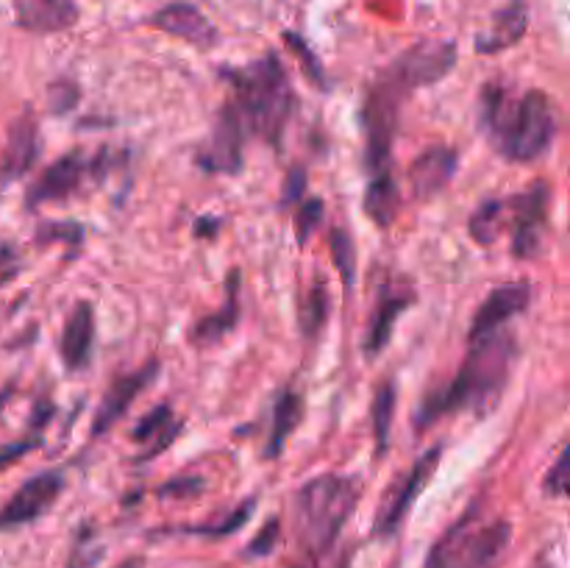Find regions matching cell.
<instances>
[{
  "label": "cell",
  "mask_w": 570,
  "mask_h": 568,
  "mask_svg": "<svg viewBox=\"0 0 570 568\" xmlns=\"http://www.w3.org/2000/svg\"><path fill=\"white\" fill-rule=\"evenodd\" d=\"M515 360H518V340L509 327L487 338L470 340V351L456 376L437 393H428L423 407L417 410V430H426L434 421L459 410H470L476 419L493 413L507 388Z\"/></svg>",
  "instance_id": "cell-1"
},
{
  "label": "cell",
  "mask_w": 570,
  "mask_h": 568,
  "mask_svg": "<svg viewBox=\"0 0 570 568\" xmlns=\"http://www.w3.org/2000/svg\"><path fill=\"white\" fill-rule=\"evenodd\" d=\"M220 75L231 84V101L248 134H257L273 148H281L296 112V92L284 62L276 53H265L242 68H226Z\"/></svg>",
  "instance_id": "cell-2"
},
{
  "label": "cell",
  "mask_w": 570,
  "mask_h": 568,
  "mask_svg": "<svg viewBox=\"0 0 570 568\" xmlns=\"http://www.w3.org/2000/svg\"><path fill=\"white\" fill-rule=\"evenodd\" d=\"M362 496V479L351 474H320L296 496L298 544L320 560L334 549L342 527L354 516Z\"/></svg>",
  "instance_id": "cell-3"
},
{
  "label": "cell",
  "mask_w": 570,
  "mask_h": 568,
  "mask_svg": "<svg viewBox=\"0 0 570 568\" xmlns=\"http://www.w3.org/2000/svg\"><path fill=\"white\" fill-rule=\"evenodd\" d=\"M406 92L382 73L367 84L365 106H362V134H365V165L371 176L390 171V151H393L395 134H398L401 106Z\"/></svg>",
  "instance_id": "cell-4"
},
{
  "label": "cell",
  "mask_w": 570,
  "mask_h": 568,
  "mask_svg": "<svg viewBox=\"0 0 570 568\" xmlns=\"http://www.w3.org/2000/svg\"><path fill=\"white\" fill-rule=\"evenodd\" d=\"M559 117L557 106L542 90H529L518 95L512 132H509L507 148L501 156L512 162H535L548 154L557 137Z\"/></svg>",
  "instance_id": "cell-5"
},
{
  "label": "cell",
  "mask_w": 570,
  "mask_h": 568,
  "mask_svg": "<svg viewBox=\"0 0 570 568\" xmlns=\"http://www.w3.org/2000/svg\"><path fill=\"white\" fill-rule=\"evenodd\" d=\"M456 68V45L450 40H421L401 51L379 73L393 81L401 92H415L443 81Z\"/></svg>",
  "instance_id": "cell-6"
},
{
  "label": "cell",
  "mask_w": 570,
  "mask_h": 568,
  "mask_svg": "<svg viewBox=\"0 0 570 568\" xmlns=\"http://www.w3.org/2000/svg\"><path fill=\"white\" fill-rule=\"evenodd\" d=\"M108 165V154L101 148L97 156H84L79 148L64 154L62 159H56L53 165H48L45 171L37 176V182L31 184L29 193H25V207L37 209L45 207V204L68 202L70 196H75L81 189V184L86 178H101L103 171Z\"/></svg>",
  "instance_id": "cell-7"
},
{
  "label": "cell",
  "mask_w": 570,
  "mask_h": 568,
  "mask_svg": "<svg viewBox=\"0 0 570 568\" xmlns=\"http://www.w3.org/2000/svg\"><path fill=\"white\" fill-rule=\"evenodd\" d=\"M548 204H551V187L546 182L531 184L507 202L509 226H512V254L524 262L537 259L542 254L548 226Z\"/></svg>",
  "instance_id": "cell-8"
},
{
  "label": "cell",
  "mask_w": 570,
  "mask_h": 568,
  "mask_svg": "<svg viewBox=\"0 0 570 568\" xmlns=\"http://www.w3.org/2000/svg\"><path fill=\"white\" fill-rule=\"evenodd\" d=\"M246 137L248 128L237 112L235 101L228 99L222 110L217 112L215 126H211L209 140L200 145L198 165L206 173H220V176H237L246 162Z\"/></svg>",
  "instance_id": "cell-9"
},
{
  "label": "cell",
  "mask_w": 570,
  "mask_h": 568,
  "mask_svg": "<svg viewBox=\"0 0 570 568\" xmlns=\"http://www.w3.org/2000/svg\"><path fill=\"white\" fill-rule=\"evenodd\" d=\"M439 457H443V446H432L426 454L415 459V465L410 468L404 479L398 483V488L390 490L387 499L382 502L376 513V524H373V535L376 538H393L398 533V527L404 524V518L410 516V510L415 507L417 496L426 490L428 479L437 471Z\"/></svg>",
  "instance_id": "cell-10"
},
{
  "label": "cell",
  "mask_w": 570,
  "mask_h": 568,
  "mask_svg": "<svg viewBox=\"0 0 570 568\" xmlns=\"http://www.w3.org/2000/svg\"><path fill=\"white\" fill-rule=\"evenodd\" d=\"M64 477L59 471H45L37 477L25 479L18 494L0 507V533L3 529H18L25 524H34L37 518L45 516L53 507V502L62 496Z\"/></svg>",
  "instance_id": "cell-11"
},
{
  "label": "cell",
  "mask_w": 570,
  "mask_h": 568,
  "mask_svg": "<svg viewBox=\"0 0 570 568\" xmlns=\"http://www.w3.org/2000/svg\"><path fill=\"white\" fill-rule=\"evenodd\" d=\"M156 373H159V362L151 360L145 362L143 368H137V371L123 373L121 379H114L112 388L103 393L95 419H92V437L106 435V432L112 430V426L117 424L128 410H132V404L137 402L139 393H143L148 385H154Z\"/></svg>",
  "instance_id": "cell-12"
},
{
  "label": "cell",
  "mask_w": 570,
  "mask_h": 568,
  "mask_svg": "<svg viewBox=\"0 0 570 568\" xmlns=\"http://www.w3.org/2000/svg\"><path fill=\"white\" fill-rule=\"evenodd\" d=\"M529 301H531L529 281H512V285H501V288H496L485 301H481L479 310H476L474 321H470L468 340H479V338H487V334L498 332V329H507L515 318L524 316Z\"/></svg>",
  "instance_id": "cell-13"
},
{
  "label": "cell",
  "mask_w": 570,
  "mask_h": 568,
  "mask_svg": "<svg viewBox=\"0 0 570 568\" xmlns=\"http://www.w3.org/2000/svg\"><path fill=\"white\" fill-rule=\"evenodd\" d=\"M148 25L189 42L198 51H209V48L217 45V29L195 3H187V0H173V3L162 7L159 12L151 14Z\"/></svg>",
  "instance_id": "cell-14"
},
{
  "label": "cell",
  "mask_w": 570,
  "mask_h": 568,
  "mask_svg": "<svg viewBox=\"0 0 570 568\" xmlns=\"http://www.w3.org/2000/svg\"><path fill=\"white\" fill-rule=\"evenodd\" d=\"M40 126L25 112L9 128L7 145H3V154H0V182H18L25 173H31V167L40 159Z\"/></svg>",
  "instance_id": "cell-15"
},
{
  "label": "cell",
  "mask_w": 570,
  "mask_h": 568,
  "mask_svg": "<svg viewBox=\"0 0 570 568\" xmlns=\"http://www.w3.org/2000/svg\"><path fill=\"white\" fill-rule=\"evenodd\" d=\"M410 304H412V290L406 288V285H393V281L384 285L382 296H379L376 312H373L371 323H367V334H365L367 360H376V357L387 349L395 323H398V318L410 310Z\"/></svg>",
  "instance_id": "cell-16"
},
{
  "label": "cell",
  "mask_w": 570,
  "mask_h": 568,
  "mask_svg": "<svg viewBox=\"0 0 570 568\" xmlns=\"http://www.w3.org/2000/svg\"><path fill=\"white\" fill-rule=\"evenodd\" d=\"M456 167H459V154H456L454 148H448V145H432V148H426L415 162H412V193H415L421 202L434 198L437 193H443V189L448 187Z\"/></svg>",
  "instance_id": "cell-17"
},
{
  "label": "cell",
  "mask_w": 570,
  "mask_h": 568,
  "mask_svg": "<svg viewBox=\"0 0 570 568\" xmlns=\"http://www.w3.org/2000/svg\"><path fill=\"white\" fill-rule=\"evenodd\" d=\"M14 14L20 29L31 34H59L81 18L75 0H14Z\"/></svg>",
  "instance_id": "cell-18"
},
{
  "label": "cell",
  "mask_w": 570,
  "mask_h": 568,
  "mask_svg": "<svg viewBox=\"0 0 570 568\" xmlns=\"http://www.w3.org/2000/svg\"><path fill=\"white\" fill-rule=\"evenodd\" d=\"M240 281L242 273L235 268L226 279V301H222V307L217 312H211V316L193 323V329H189V343L198 345V349H209V345L220 343L226 334L235 332L237 323H240Z\"/></svg>",
  "instance_id": "cell-19"
},
{
  "label": "cell",
  "mask_w": 570,
  "mask_h": 568,
  "mask_svg": "<svg viewBox=\"0 0 570 568\" xmlns=\"http://www.w3.org/2000/svg\"><path fill=\"white\" fill-rule=\"evenodd\" d=\"M509 540H512V524L509 521H479L465 538L456 568H496V562L507 551Z\"/></svg>",
  "instance_id": "cell-20"
},
{
  "label": "cell",
  "mask_w": 570,
  "mask_h": 568,
  "mask_svg": "<svg viewBox=\"0 0 570 568\" xmlns=\"http://www.w3.org/2000/svg\"><path fill=\"white\" fill-rule=\"evenodd\" d=\"M92 345H95V312H92L90 301H79L64 323L59 354L70 371H81L90 365Z\"/></svg>",
  "instance_id": "cell-21"
},
{
  "label": "cell",
  "mask_w": 570,
  "mask_h": 568,
  "mask_svg": "<svg viewBox=\"0 0 570 568\" xmlns=\"http://www.w3.org/2000/svg\"><path fill=\"white\" fill-rule=\"evenodd\" d=\"M529 29V7L526 0H509L507 7L493 18L490 29L476 37V53H501L518 45Z\"/></svg>",
  "instance_id": "cell-22"
},
{
  "label": "cell",
  "mask_w": 570,
  "mask_h": 568,
  "mask_svg": "<svg viewBox=\"0 0 570 568\" xmlns=\"http://www.w3.org/2000/svg\"><path fill=\"white\" fill-rule=\"evenodd\" d=\"M178 432H182V421L176 419L170 404H159V407L151 410L132 432L134 443L143 446V452L137 454V463H148V459L159 457L165 448L176 443Z\"/></svg>",
  "instance_id": "cell-23"
},
{
  "label": "cell",
  "mask_w": 570,
  "mask_h": 568,
  "mask_svg": "<svg viewBox=\"0 0 570 568\" xmlns=\"http://www.w3.org/2000/svg\"><path fill=\"white\" fill-rule=\"evenodd\" d=\"M303 419V402L292 388L279 393L273 407V426H270L268 446H265V459H279L284 454L287 441H290L292 432L298 430Z\"/></svg>",
  "instance_id": "cell-24"
},
{
  "label": "cell",
  "mask_w": 570,
  "mask_h": 568,
  "mask_svg": "<svg viewBox=\"0 0 570 568\" xmlns=\"http://www.w3.org/2000/svg\"><path fill=\"white\" fill-rule=\"evenodd\" d=\"M401 213V193H398V184H395L393 173L384 171L371 176L365 189V215L373 220L376 226L387 229L398 220Z\"/></svg>",
  "instance_id": "cell-25"
},
{
  "label": "cell",
  "mask_w": 570,
  "mask_h": 568,
  "mask_svg": "<svg viewBox=\"0 0 570 568\" xmlns=\"http://www.w3.org/2000/svg\"><path fill=\"white\" fill-rule=\"evenodd\" d=\"M479 516H481L479 505H470L468 510H465V516L456 518V521L445 529L443 538L432 546V551H428L423 568H456L465 538H468L470 529L479 524Z\"/></svg>",
  "instance_id": "cell-26"
},
{
  "label": "cell",
  "mask_w": 570,
  "mask_h": 568,
  "mask_svg": "<svg viewBox=\"0 0 570 568\" xmlns=\"http://www.w3.org/2000/svg\"><path fill=\"white\" fill-rule=\"evenodd\" d=\"M331 316V293L329 285L323 279H314L301 296V307H298V327H301L303 338H318L320 329L325 327Z\"/></svg>",
  "instance_id": "cell-27"
},
{
  "label": "cell",
  "mask_w": 570,
  "mask_h": 568,
  "mask_svg": "<svg viewBox=\"0 0 570 568\" xmlns=\"http://www.w3.org/2000/svg\"><path fill=\"white\" fill-rule=\"evenodd\" d=\"M395 404H398V391H395V382H384L382 388L373 396L371 407V424H373V441H376V457H384L390 446V432H393V419H395Z\"/></svg>",
  "instance_id": "cell-28"
},
{
  "label": "cell",
  "mask_w": 570,
  "mask_h": 568,
  "mask_svg": "<svg viewBox=\"0 0 570 568\" xmlns=\"http://www.w3.org/2000/svg\"><path fill=\"white\" fill-rule=\"evenodd\" d=\"M507 226V204L485 202L468 220V231L479 246H493Z\"/></svg>",
  "instance_id": "cell-29"
},
{
  "label": "cell",
  "mask_w": 570,
  "mask_h": 568,
  "mask_svg": "<svg viewBox=\"0 0 570 568\" xmlns=\"http://www.w3.org/2000/svg\"><path fill=\"white\" fill-rule=\"evenodd\" d=\"M331 246V259H334V268L342 279V290H345V299L354 293V281H356V246L354 237L345 229H334L329 235Z\"/></svg>",
  "instance_id": "cell-30"
},
{
  "label": "cell",
  "mask_w": 570,
  "mask_h": 568,
  "mask_svg": "<svg viewBox=\"0 0 570 568\" xmlns=\"http://www.w3.org/2000/svg\"><path fill=\"white\" fill-rule=\"evenodd\" d=\"M253 516V499L242 502L235 513H228L222 521L217 524H200V527H184L178 533H187V535H204V538H226V535L237 533V529L246 527Z\"/></svg>",
  "instance_id": "cell-31"
},
{
  "label": "cell",
  "mask_w": 570,
  "mask_h": 568,
  "mask_svg": "<svg viewBox=\"0 0 570 568\" xmlns=\"http://www.w3.org/2000/svg\"><path fill=\"white\" fill-rule=\"evenodd\" d=\"M323 220V202L318 198H303L298 204V213H296V240L298 246H307L309 237L314 235V229L320 226Z\"/></svg>",
  "instance_id": "cell-32"
},
{
  "label": "cell",
  "mask_w": 570,
  "mask_h": 568,
  "mask_svg": "<svg viewBox=\"0 0 570 568\" xmlns=\"http://www.w3.org/2000/svg\"><path fill=\"white\" fill-rule=\"evenodd\" d=\"M568 448H562V454L557 457L553 468L548 471L546 483H542V490H546L548 496H553V499H562L564 490H568Z\"/></svg>",
  "instance_id": "cell-33"
},
{
  "label": "cell",
  "mask_w": 570,
  "mask_h": 568,
  "mask_svg": "<svg viewBox=\"0 0 570 568\" xmlns=\"http://www.w3.org/2000/svg\"><path fill=\"white\" fill-rule=\"evenodd\" d=\"M284 40H287V45H290L292 51H296V56L301 59V64H303V68H307V75L314 81V86H323V70H320L318 59H314V53L309 51L307 42H303L298 34H292V31H287Z\"/></svg>",
  "instance_id": "cell-34"
},
{
  "label": "cell",
  "mask_w": 570,
  "mask_h": 568,
  "mask_svg": "<svg viewBox=\"0 0 570 568\" xmlns=\"http://www.w3.org/2000/svg\"><path fill=\"white\" fill-rule=\"evenodd\" d=\"M200 490H204V479L182 477L162 485V488L156 490V496H159V499H167V496H170V499H193V496H198Z\"/></svg>",
  "instance_id": "cell-35"
},
{
  "label": "cell",
  "mask_w": 570,
  "mask_h": 568,
  "mask_svg": "<svg viewBox=\"0 0 570 568\" xmlns=\"http://www.w3.org/2000/svg\"><path fill=\"white\" fill-rule=\"evenodd\" d=\"M307 196V171L303 167H292L287 173V182L281 187V207H292V204H301Z\"/></svg>",
  "instance_id": "cell-36"
},
{
  "label": "cell",
  "mask_w": 570,
  "mask_h": 568,
  "mask_svg": "<svg viewBox=\"0 0 570 568\" xmlns=\"http://www.w3.org/2000/svg\"><path fill=\"white\" fill-rule=\"evenodd\" d=\"M276 544H279V521L270 518V521L259 529L257 538L248 544V557H268L270 551L276 549Z\"/></svg>",
  "instance_id": "cell-37"
},
{
  "label": "cell",
  "mask_w": 570,
  "mask_h": 568,
  "mask_svg": "<svg viewBox=\"0 0 570 568\" xmlns=\"http://www.w3.org/2000/svg\"><path fill=\"white\" fill-rule=\"evenodd\" d=\"M75 101H79V90H75V84H70V81H56V84L51 86L53 112L73 110Z\"/></svg>",
  "instance_id": "cell-38"
},
{
  "label": "cell",
  "mask_w": 570,
  "mask_h": 568,
  "mask_svg": "<svg viewBox=\"0 0 570 568\" xmlns=\"http://www.w3.org/2000/svg\"><path fill=\"white\" fill-rule=\"evenodd\" d=\"M37 446H40V441H37V437H29V441L9 443V446H3V448H0V471L9 468L12 463H18L20 457H25L29 452H34Z\"/></svg>",
  "instance_id": "cell-39"
},
{
  "label": "cell",
  "mask_w": 570,
  "mask_h": 568,
  "mask_svg": "<svg viewBox=\"0 0 570 568\" xmlns=\"http://www.w3.org/2000/svg\"><path fill=\"white\" fill-rule=\"evenodd\" d=\"M68 235L75 237V240H81V237H84V231H81V226H75V224H68V226L48 224V226H42L40 231H37V240L53 242V240H64Z\"/></svg>",
  "instance_id": "cell-40"
},
{
  "label": "cell",
  "mask_w": 570,
  "mask_h": 568,
  "mask_svg": "<svg viewBox=\"0 0 570 568\" xmlns=\"http://www.w3.org/2000/svg\"><path fill=\"white\" fill-rule=\"evenodd\" d=\"M217 229H220V220H215V218H209V215H206V218H200V224L195 226V235L206 237V235H215Z\"/></svg>",
  "instance_id": "cell-41"
},
{
  "label": "cell",
  "mask_w": 570,
  "mask_h": 568,
  "mask_svg": "<svg viewBox=\"0 0 570 568\" xmlns=\"http://www.w3.org/2000/svg\"><path fill=\"white\" fill-rule=\"evenodd\" d=\"M14 259H18V248H14L12 242L0 240V268L9 262H14Z\"/></svg>",
  "instance_id": "cell-42"
},
{
  "label": "cell",
  "mask_w": 570,
  "mask_h": 568,
  "mask_svg": "<svg viewBox=\"0 0 570 568\" xmlns=\"http://www.w3.org/2000/svg\"><path fill=\"white\" fill-rule=\"evenodd\" d=\"M97 560V551H92V555H84V551H79V555L73 557V562H70L68 568H92Z\"/></svg>",
  "instance_id": "cell-43"
},
{
  "label": "cell",
  "mask_w": 570,
  "mask_h": 568,
  "mask_svg": "<svg viewBox=\"0 0 570 568\" xmlns=\"http://www.w3.org/2000/svg\"><path fill=\"white\" fill-rule=\"evenodd\" d=\"M292 568H303V566H292ZM329 568H349V555H342L340 560H334V562H331Z\"/></svg>",
  "instance_id": "cell-44"
},
{
  "label": "cell",
  "mask_w": 570,
  "mask_h": 568,
  "mask_svg": "<svg viewBox=\"0 0 570 568\" xmlns=\"http://www.w3.org/2000/svg\"><path fill=\"white\" fill-rule=\"evenodd\" d=\"M9 396H12V388H7V391H0V410L7 407V402H9Z\"/></svg>",
  "instance_id": "cell-45"
},
{
  "label": "cell",
  "mask_w": 570,
  "mask_h": 568,
  "mask_svg": "<svg viewBox=\"0 0 570 568\" xmlns=\"http://www.w3.org/2000/svg\"><path fill=\"white\" fill-rule=\"evenodd\" d=\"M12 276H14V270H7V273H0V285H7V281L12 279Z\"/></svg>",
  "instance_id": "cell-46"
},
{
  "label": "cell",
  "mask_w": 570,
  "mask_h": 568,
  "mask_svg": "<svg viewBox=\"0 0 570 568\" xmlns=\"http://www.w3.org/2000/svg\"><path fill=\"white\" fill-rule=\"evenodd\" d=\"M121 568H139V560H128V562H123Z\"/></svg>",
  "instance_id": "cell-47"
}]
</instances>
